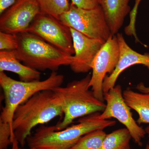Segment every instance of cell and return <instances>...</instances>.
<instances>
[{
  "mask_svg": "<svg viewBox=\"0 0 149 149\" xmlns=\"http://www.w3.org/2000/svg\"><path fill=\"white\" fill-rule=\"evenodd\" d=\"M63 115L60 102L53 90L38 92L15 111L12 125L15 138L24 147L34 127Z\"/></svg>",
  "mask_w": 149,
  "mask_h": 149,
  "instance_id": "6da1fadb",
  "label": "cell"
},
{
  "mask_svg": "<svg viewBox=\"0 0 149 149\" xmlns=\"http://www.w3.org/2000/svg\"><path fill=\"white\" fill-rule=\"evenodd\" d=\"M96 112L80 118L76 125L61 130H56L54 126H42L33 135L27 137L29 148L35 149H70L84 135L99 129L112 127L115 120H102Z\"/></svg>",
  "mask_w": 149,
  "mask_h": 149,
  "instance_id": "7a4b0ae2",
  "label": "cell"
},
{
  "mask_svg": "<svg viewBox=\"0 0 149 149\" xmlns=\"http://www.w3.org/2000/svg\"><path fill=\"white\" fill-rule=\"evenodd\" d=\"M91 74H88L80 80H73L64 87L53 89L57 96L62 108L64 117L54 125L56 130L67 128L78 118L103 111L106 104L95 97L89 87Z\"/></svg>",
  "mask_w": 149,
  "mask_h": 149,
  "instance_id": "3957f363",
  "label": "cell"
},
{
  "mask_svg": "<svg viewBox=\"0 0 149 149\" xmlns=\"http://www.w3.org/2000/svg\"><path fill=\"white\" fill-rule=\"evenodd\" d=\"M18 47L16 57L24 65L38 71H56L63 65H70L73 56L52 45L37 35L28 32L16 34Z\"/></svg>",
  "mask_w": 149,
  "mask_h": 149,
  "instance_id": "277c9868",
  "label": "cell"
},
{
  "mask_svg": "<svg viewBox=\"0 0 149 149\" xmlns=\"http://www.w3.org/2000/svg\"><path fill=\"white\" fill-rule=\"evenodd\" d=\"M64 79L63 75L53 71L46 80L24 82L14 80L4 72H0V85L3 91L5 100L0 120L8 123L13 133V115L17 107L38 92L60 87Z\"/></svg>",
  "mask_w": 149,
  "mask_h": 149,
  "instance_id": "5b68a950",
  "label": "cell"
},
{
  "mask_svg": "<svg viewBox=\"0 0 149 149\" xmlns=\"http://www.w3.org/2000/svg\"><path fill=\"white\" fill-rule=\"evenodd\" d=\"M59 20L69 28L104 42L112 35L100 5L85 9L70 4L69 10L60 16Z\"/></svg>",
  "mask_w": 149,
  "mask_h": 149,
  "instance_id": "8992f818",
  "label": "cell"
},
{
  "mask_svg": "<svg viewBox=\"0 0 149 149\" xmlns=\"http://www.w3.org/2000/svg\"><path fill=\"white\" fill-rule=\"evenodd\" d=\"M23 32L37 35L55 47L70 55L74 54L70 28L59 19L51 15L40 14Z\"/></svg>",
  "mask_w": 149,
  "mask_h": 149,
  "instance_id": "52a82bcc",
  "label": "cell"
},
{
  "mask_svg": "<svg viewBox=\"0 0 149 149\" xmlns=\"http://www.w3.org/2000/svg\"><path fill=\"white\" fill-rule=\"evenodd\" d=\"M104 100L106 102V107L102 113L99 114V118L102 120L116 118L128 129L134 142L142 146V140L146 132L133 118L130 108L124 100L121 86H115L104 94Z\"/></svg>",
  "mask_w": 149,
  "mask_h": 149,
  "instance_id": "ba28073f",
  "label": "cell"
},
{
  "mask_svg": "<svg viewBox=\"0 0 149 149\" xmlns=\"http://www.w3.org/2000/svg\"><path fill=\"white\" fill-rule=\"evenodd\" d=\"M119 45L116 35H111L102 46L96 55L92 67L89 87L95 97L104 102L103 83L107 73L114 71L119 57Z\"/></svg>",
  "mask_w": 149,
  "mask_h": 149,
  "instance_id": "9c48e42d",
  "label": "cell"
},
{
  "mask_svg": "<svg viewBox=\"0 0 149 149\" xmlns=\"http://www.w3.org/2000/svg\"><path fill=\"white\" fill-rule=\"evenodd\" d=\"M41 13L37 0H17L1 15L0 30L14 34L24 32Z\"/></svg>",
  "mask_w": 149,
  "mask_h": 149,
  "instance_id": "30bf717a",
  "label": "cell"
},
{
  "mask_svg": "<svg viewBox=\"0 0 149 149\" xmlns=\"http://www.w3.org/2000/svg\"><path fill=\"white\" fill-rule=\"evenodd\" d=\"M70 28L74 51L73 60L70 66L74 73H86L92 70L94 59L105 42L88 37Z\"/></svg>",
  "mask_w": 149,
  "mask_h": 149,
  "instance_id": "8fae6325",
  "label": "cell"
},
{
  "mask_svg": "<svg viewBox=\"0 0 149 149\" xmlns=\"http://www.w3.org/2000/svg\"><path fill=\"white\" fill-rule=\"evenodd\" d=\"M116 35L120 51L119 59L114 71L109 76L106 75L104 79V95L115 86L119 75L130 67L135 65H143L149 70V53L141 54L137 52L127 44L122 34L118 33Z\"/></svg>",
  "mask_w": 149,
  "mask_h": 149,
  "instance_id": "7c38bea8",
  "label": "cell"
},
{
  "mask_svg": "<svg viewBox=\"0 0 149 149\" xmlns=\"http://www.w3.org/2000/svg\"><path fill=\"white\" fill-rule=\"evenodd\" d=\"M130 0H100V5L112 35H116L131 11Z\"/></svg>",
  "mask_w": 149,
  "mask_h": 149,
  "instance_id": "4fadbf2b",
  "label": "cell"
},
{
  "mask_svg": "<svg viewBox=\"0 0 149 149\" xmlns=\"http://www.w3.org/2000/svg\"><path fill=\"white\" fill-rule=\"evenodd\" d=\"M16 57L14 50L0 52V72L10 71L18 75L24 82L40 80V71L22 64Z\"/></svg>",
  "mask_w": 149,
  "mask_h": 149,
  "instance_id": "5bb4252c",
  "label": "cell"
},
{
  "mask_svg": "<svg viewBox=\"0 0 149 149\" xmlns=\"http://www.w3.org/2000/svg\"><path fill=\"white\" fill-rule=\"evenodd\" d=\"M123 95L127 105L139 114L137 123L149 124V93H138L127 89L123 92ZM145 130L149 138V126Z\"/></svg>",
  "mask_w": 149,
  "mask_h": 149,
  "instance_id": "9a60e30c",
  "label": "cell"
},
{
  "mask_svg": "<svg viewBox=\"0 0 149 149\" xmlns=\"http://www.w3.org/2000/svg\"><path fill=\"white\" fill-rule=\"evenodd\" d=\"M131 138L127 128L117 129L107 134L100 149H131L130 145Z\"/></svg>",
  "mask_w": 149,
  "mask_h": 149,
  "instance_id": "2e32d148",
  "label": "cell"
},
{
  "mask_svg": "<svg viewBox=\"0 0 149 149\" xmlns=\"http://www.w3.org/2000/svg\"><path fill=\"white\" fill-rule=\"evenodd\" d=\"M42 13L59 19L63 13L69 10L68 0H37Z\"/></svg>",
  "mask_w": 149,
  "mask_h": 149,
  "instance_id": "e0dca14e",
  "label": "cell"
},
{
  "mask_svg": "<svg viewBox=\"0 0 149 149\" xmlns=\"http://www.w3.org/2000/svg\"><path fill=\"white\" fill-rule=\"evenodd\" d=\"M107 135L102 129L94 130L83 136L70 149H100Z\"/></svg>",
  "mask_w": 149,
  "mask_h": 149,
  "instance_id": "ac0fdd59",
  "label": "cell"
},
{
  "mask_svg": "<svg viewBox=\"0 0 149 149\" xmlns=\"http://www.w3.org/2000/svg\"><path fill=\"white\" fill-rule=\"evenodd\" d=\"M15 139L10 125L0 120V149H7Z\"/></svg>",
  "mask_w": 149,
  "mask_h": 149,
  "instance_id": "d6986e66",
  "label": "cell"
},
{
  "mask_svg": "<svg viewBox=\"0 0 149 149\" xmlns=\"http://www.w3.org/2000/svg\"><path fill=\"white\" fill-rule=\"evenodd\" d=\"M18 47L16 34L0 31V50H15Z\"/></svg>",
  "mask_w": 149,
  "mask_h": 149,
  "instance_id": "ffe728a7",
  "label": "cell"
},
{
  "mask_svg": "<svg viewBox=\"0 0 149 149\" xmlns=\"http://www.w3.org/2000/svg\"><path fill=\"white\" fill-rule=\"evenodd\" d=\"M141 1L142 0H135L134 6L130 13V22L124 29L125 35L131 37L133 36L136 43H141L136 34V23L138 8Z\"/></svg>",
  "mask_w": 149,
  "mask_h": 149,
  "instance_id": "44dd1931",
  "label": "cell"
},
{
  "mask_svg": "<svg viewBox=\"0 0 149 149\" xmlns=\"http://www.w3.org/2000/svg\"><path fill=\"white\" fill-rule=\"evenodd\" d=\"M71 4L85 9H92L100 6V0H71Z\"/></svg>",
  "mask_w": 149,
  "mask_h": 149,
  "instance_id": "7402d4cb",
  "label": "cell"
},
{
  "mask_svg": "<svg viewBox=\"0 0 149 149\" xmlns=\"http://www.w3.org/2000/svg\"><path fill=\"white\" fill-rule=\"evenodd\" d=\"M17 0H0V15L13 5Z\"/></svg>",
  "mask_w": 149,
  "mask_h": 149,
  "instance_id": "603a6c76",
  "label": "cell"
},
{
  "mask_svg": "<svg viewBox=\"0 0 149 149\" xmlns=\"http://www.w3.org/2000/svg\"><path fill=\"white\" fill-rule=\"evenodd\" d=\"M136 89L141 93H149V86L145 85V84L143 82L139 83L136 86Z\"/></svg>",
  "mask_w": 149,
  "mask_h": 149,
  "instance_id": "cb8c5ba5",
  "label": "cell"
},
{
  "mask_svg": "<svg viewBox=\"0 0 149 149\" xmlns=\"http://www.w3.org/2000/svg\"><path fill=\"white\" fill-rule=\"evenodd\" d=\"M12 149H22L21 148H19L18 147L19 143L18 141H17L16 139L15 138L13 141L12 142ZM35 149L34 148H30L29 149Z\"/></svg>",
  "mask_w": 149,
  "mask_h": 149,
  "instance_id": "d4e9b609",
  "label": "cell"
},
{
  "mask_svg": "<svg viewBox=\"0 0 149 149\" xmlns=\"http://www.w3.org/2000/svg\"><path fill=\"white\" fill-rule=\"evenodd\" d=\"M145 149H149V143H148L147 144Z\"/></svg>",
  "mask_w": 149,
  "mask_h": 149,
  "instance_id": "484cf974",
  "label": "cell"
}]
</instances>
